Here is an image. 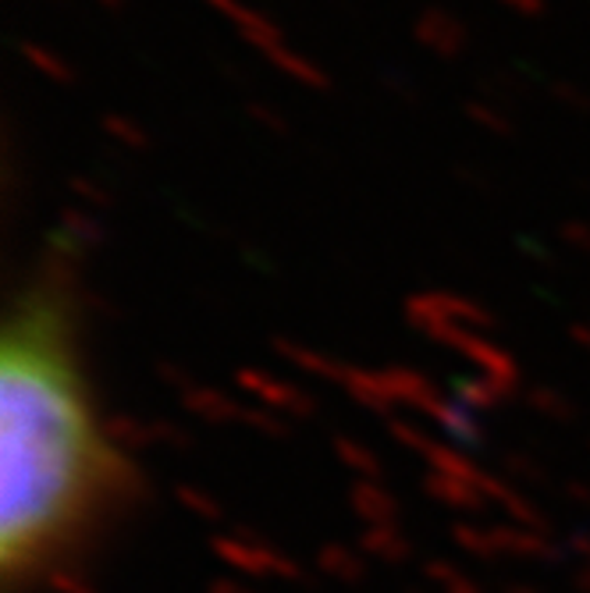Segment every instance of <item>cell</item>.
Wrapping results in <instances>:
<instances>
[{
	"label": "cell",
	"instance_id": "6da1fadb",
	"mask_svg": "<svg viewBox=\"0 0 590 593\" xmlns=\"http://www.w3.org/2000/svg\"><path fill=\"white\" fill-rule=\"evenodd\" d=\"M69 299L37 284L0 352V575L4 590L50 572L111 498L139 490V472L90 413L69 345Z\"/></svg>",
	"mask_w": 590,
	"mask_h": 593
},
{
	"label": "cell",
	"instance_id": "7a4b0ae2",
	"mask_svg": "<svg viewBox=\"0 0 590 593\" xmlns=\"http://www.w3.org/2000/svg\"><path fill=\"white\" fill-rule=\"evenodd\" d=\"M210 551L217 562H225L231 572L246 575V580H299L302 565L292 554L278 551L271 540H263L252 530L217 533L210 540Z\"/></svg>",
	"mask_w": 590,
	"mask_h": 593
},
{
	"label": "cell",
	"instance_id": "3957f363",
	"mask_svg": "<svg viewBox=\"0 0 590 593\" xmlns=\"http://www.w3.org/2000/svg\"><path fill=\"white\" fill-rule=\"evenodd\" d=\"M402 313H406L410 324L420 331V334H431L437 324H459V327H469V331H491L498 320L495 313L480 306L477 299H466V295H455V292H416L402 302Z\"/></svg>",
	"mask_w": 590,
	"mask_h": 593
},
{
	"label": "cell",
	"instance_id": "277c9868",
	"mask_svg": "<svg viewBox=\"0 0 590 593\" xmlns=\"http://www.w3.org/2000/svg\"><path fill=\"white\" fill-rule=\"evenodd\" d=\"M427 337L437 345L452 348V352H459L480 377L498 381V384L509 387V392L519 387V363L498 342H491L484 331H469V327H459V324H437Z\"/></svg>",
	"mask_w": 590,
	"mask_h": 593
},
{
	"label": "cell",
	"instance_id": "5b68a950",
	"mask_svg": "<svg viewBox=\"0 0 590 593\" xmlns=\"http://www.w3.org/2000/svg\"><path fill=\"white\" fill-rule=\"evenodd\" d=\"M235 392L257 398V405H263V409H271V413L289 416L292 423L313 419L317 409H320L310 392H302V387H296L289 381H278L275 374H267V370H260V366L235 370Z\"/></svg>",
	"mask_w": 590,
	"mask_h": 593
},
{
	"label": "cell",
	"instance_id": "8992f818",
	"mask_svg": "<svg viewBox=\"0 0 590 593\" xmlns=\"http://www.w3.org/2000/svg\"><path fill=\"white\" fill-rule=\"evenodd\" d=\"M204 4L214 11V14H221V19L239 32V37L252 46V50H260V54H271L275 46L284 43V32L281 25L271 19V14H263L257 11L252 4H246V0H204Z\"/></svg>",
	"mask_w": 590,
	"mask_h": 593
},
{
	"label": "cell",
	"instance_id": "52a82bcc",
	"mask_svg": "<svg viewBox=\"0 0 590 593\" xmlns=\"http://www.w3.org/2000/svg\"><path fill=\"white\" fill-rule=\"evenodd\" d=\"M413 37L416 43L431 50L434 58H442V61H455V58H463L466 54V46H469V32L466 25L455 19L452 11L445 8H427V11H420L416 14V22H413Z\"/></svg>",
	"mask_w": 590,
	"mask_h": 593
},
{
	"label": "cell",
	"instance_id": "ba28073f",
	"mask_svg": "<svg viewBox=\"0 0 590 593\" xmlns=\"http://www.w3.org/2000/svg\"><path fill=\"white\" fill-rule=\"evenodd\" d=\"M384 381H387V392H392V402L395 409L402 405V409H413L420 416H434L437 405H442V392L434 387V381L427 374H420V370L406 366V363H392L384 366Z\"/></svg>",
	"mask_w": 590,
	"mask_h": 593
},
{
	"label": "cell",
	"instance_id": "9c48e42d",
	"mask_svg": "<svg viewBox=\"0 0 590 593\" xmlns=\"http://www.w3.org/2000/svg\"><path fill=\"white\" fill-rule=\"evenodd\" d=\"M345 498L363 527H398L402 504L381 480H352Z\"/></svg>",
	"mask_w": 590,
	"mask_h": 593
},
{
	"label": "cell",
	"instance_id": "30bf717a",
	"mask_svg": "<svg viewBox=\"0 0 590 593\" xmlns=\"http://www.w3.org/2000/svg\"><path fill=\"white\" fill-rule=\"evenodd\" d=\"M178 398H182L185 413L204 419V423H214V427H228V423H242L246 419V405L235 395L221 392V387L193 384V387H185Z\"/></svg>",
	"mask_w": 590,
	"mask_h": 593
},
{
	"label": "cell",
	"instance_id": "8fae6325",
	"mask_svg": "<svg viewBox=\"0 0 590 593\" xmlns=\"http://www.w3.org/2000/svg\"><path fill=\"white\" fill-rule=\"evenodd\" d=\"M495 537L501 544V554L516 558V562H541V565L562 562V548L555 544L551 533L522 530V527H513V522H505V527H495Z\"/></svg>",
	"mask_w": 590,
	"mask_h": 593
},
{
	"label": "cell",
	"instance_id": "7c38bea8",
	"mask_svg": "<svg viewBox=\"0 0 590 593\" xmlns=\"http://www.w3.org/2000/svg\"><path fill=\"white\" fill-rule=\"evenodd\" d=\"M339 387H342V392H345L352 402H356V405H363L366 413H377V416H387V419H392L395 402H392V392H387L384 370L349 366Z\"/></svg>",
	"mask_w": 590,
	"mask_h": 593
},
{
	"label": "cell",
	"instance_id": "4fadbf2b",
	"mask_svg": "<svg viewBox=\"0 0 590 593\" xmlns=\"http://www.w3.org/2000/svg\"><path fill=\"white\" fill-rule=\"evenodd\" d=\"M424 495L434 501L448 508V512H459V516H477L487 508V498L477 490V483L469 480H455V477H442V472H424Z\"/></svg>",
	"mask_w": 590,
	"mask_h": 593
},
{
	"label": "cell",
	"instance_id": "5bb4252c",
	"mask_svg": "<svg viewBox=\"0 0 590 593\" xmlns=\"http://www.w3.org/2000/svg\"><path fill=\"white\" fill-rule=\"evenodd\" d=\"M275 355L278 360H284L289 366H296L299 374L307 377H317V381H328V384H342L345 377V363L331 360V355L317 352L310 345H299V342H289V337H275Z\"/></svg>",
	"mask_w": 590,
	"mask_h": 593
},
{
	"label": "cell",
	"instance_id": "9a60e30c",
	"mask_svg": "<svg viewBox=\"0 0 590 593\" xmlns=\"http://www.w3.org/2000/svg\"><path fill=\"white\" fill-rule=\"evenodd\" d=\"M104 437L111 440L117 451H125L132 459V455H143L149 448H157V419L117 413V416L104 419Z\"/></svg>",
	"mask_w": 590,
	"mask_h": 593
},
{
	"label": "cell",
	"instance_id": "2e32d148",
	"mask_svg": "<svg viewBox=\"0 0 590 593\" xmlns=\"http://www.w3.org/2000/svg\"><path fill=\"white\" fill-rule=\"evenodd\" d=\"M356 548L370 558V562H381V565H406L416 554L413 540L398 527H363Z\"/></svg>",
	"mask_w": 590,
	"mask_h": 593
},
{
	"label": "cell",
	"instance_id": "e0dca14e",
	"mask_svg": "<svg viewBox=\"0 0 590 593\" xmlns=\"http://www.w3.org/2000/svg\"><path fill=\"white\" fill-rule=\"evenodd\" d=\"M317 569L342 586H360L370 572V558L360 548H349V544H324L317 551Z\"/></svg>",
	"mask_w": 590,
	"mask_h": 593
},
{
	"label": "cell",
	"instance_id": "ac0fdd59",
	"mask_svg": "<svg viewBox=\"0 0 590 593\" xmlns=\"http://www.w3.org/2000/svg\"><path fill=\"white\" fill-rule=\"evenodd\" d=\"M263 58L271 61L284 79H292L296 86H302V90H317V93L331 90V75L324 72V67H320L313 58H307V54H299V50H292L289 43L275 46L271 54H263Z\"/></svg>",
	"mask_w": 590,
	"mask_h": 593
},
{
	"label": "cell",
	"instance_id": "d6986e66",
	"mask_svg": "<svg viewBox=\"0 0 590 593\" xmlns=\"http://www.w3.org/2000/svg\"><path fill=\"white\" fill-rule=\"evenodd\" d=\"M452 544L459 548L463 554L469 558H477V562H487V565H495L501 562V544H498V537H495V527L487 530V527H477V522H469V519H459V522H452Z\"/></svg>",
	"mask_w": 590,
	"mask_h": 593
},
{
	"label": "cell",
	"instance_id": "ffe728a7",
	"mask_svg": "<svg viewBox=\"0 0 590 593\" xmlns=\"http://www.w3.org/2000/svg\"><path fill=\"white\" fill-rule=\"evenodd\" d=\"M331 448H334V459H339L356 480H381V477H384L381 455H377L374 448H366L363 440L339 434V437L331 440Z\"/></svg>",
	"mask_w": 590,
	"mask_h": 593
},
{
	"label": "cell",
	"instance_id": "44dd1931",
	"mask_svg": "<svg viewBox=\"0 0 590 593\" xmlns=\"http://www.w3.org/2000/svg\"><path fill=\"white\" fill-rule=\"evenodd\" d=\"M437 427H442V434L452 440V445H480L484 440V430H480V423L474 419V413L466 409V405H459V402H442L437 405V413L431 416Z\"/></svg>",
	"mask_w": 590,
	"mask_h": 593
},
{
	"label": "cell",
	"instance_id": "7402d4cb",
	"mask_svg": "<svg viewBox=\"0 0 590 593\" xmlns=\"http://www.w3.org/2000/svg\"><path fill=\"white\" fill-rule=\"evenodd\" d=\"M19 54H22V61L32 67V72H40L43 79L58 82V86H72V82H75V67L64 61L54 46L37 43V40H22Z\"/></svg>",
	"mask_w": 590,
	"mask_h": 593
},
{
	"label": "cell",
	"instance_id": "603a6c76",
	"mask_svg": "<svg viewBox=\"0 0 590 593\" xmlns=\"http://www.w3.org/2000/svg\"><path fill=\"white\" fill-rule=\"evenodd\" d=\"M61 239L69 246H75L79 252L82 249H96L100 242L107 239V228H104V220H96L93 210L69 207L61 214Z\"/></svg>",
	"mask_w": 590,
	"mask_h": 593
},
{
	"label": "cell",
	"instance_id": "cb8c5ba5",
	"mask_svg": "<svg viewBox=\"0 0 590 593\" xmlns=\"http://www.w3.org/2000/svg\"><path fill=\"white\" fill-rule=\"evenodd\" d=\"M424 462H427L431 472H442V477H455V480H469V483H477V477L484 472L459 445H452V440H445V445L442 440H434V448Z\"/></svg>",
	"mask_w": 590,
	"mask_h": 593
},
{
	"label": "cell",
	"instance_id": "d4e9b609",
	"mask_svg": "<svg viewBox=\"0 0 590 593\" xmlns=\"http://www.w3.org/2000/svg\"><path fill=\"white\" fill-rule=\"evenodd\" d=\"M516 392H509L505 384L498 381H487V377H463L459 384H455V402L466 405L469 413H487L495 409V405H501L505 398H513Z\"/></svg>",
	"mask_w": 590,
	"mask_h": 593
},
{
	"label": "cell",
	"instance_id": "484cf974",
	"mask_svg": "<svg viewBox=\"0 0 590 593\" xmlns=\"http://www.w3.org/2000/svg\"><path fill=\"white\" fill-rule=\"evenodd\" d=\"M527 405L541 416V419H551V423H577V405L566 398V392L559 387H548V384H537L527 392Z\"/></svg>",
	"mask_w": 590,
	"mask_h": 593
},
{
	"label": "cell",
	"instance_id": "4316f807",
	"mask_svg": "<svg viewBox=\"0 0 590 593\" xmlns=\"http://www.w3.org/2000/svg\"><path fill=\"white\" fill-rule=\"evenodd\" d=\"M424 575L442 593H487L477 580H469V575L459 569V562H452V558H431L424 565Z\"/></svg>",
	"mask_w": 590,
	"mask_h": 593
},
{
	"label": "cell",
	"instance_id": "83f0119b",
	"mask_svg": "<svg viewBox=\"0 0 590 593\" xmlns=\"http://www.w3.org/2000/svg\"><path fill=\"white\" fill-rule=\"evenodd\" d=\"M175 501H178L182 512L196 516L199 522H221V519H225V504L217 501L210 490H204V487L178 483V487H175Z\"/></svg>",
	"mask_w": 590,
	"mask_h": 593
},
{
	"label": "cell",
	"instance_id": "f1b7e54d",
	"mask_svg": "<svg viewBox=\"0 0 590 593\" xmlns=\"http://www.w3.org/2000/svg\"><path fill=\"white\" fill-rule=\"evenodd\" d=\"M505 519L513 522V527H522V530H537V533H551V519L545 516L541 504H534L522 490H516V495L501 504Z\"/></svg>",
	"mask_w": 590,
	"mask_h": 593
},
{
	"label": "cell",
	"instance_id": "f546056e",
	"mask_svg": "<svg viewBox=\"0 0 590 593\" xmlns=\"http://www.w3.org/2000/svg\"><path fill=\"white\" fill-rule=\"evenodd\" d=\"M100 128H104L107 139H114L117 146H125V149H149V132L139 125V122H132L128 114H104L100 117Z\"/></svg>",
	"mask_w": 590,
	"mask_h": 593
},
{
	"label": "cell",
	"instance_id": "4dcf8cb0",
	"mask_svg": "<svg viewBox=\"0 0 590 593\" xmlns=\"http://www.w3.org/2000/svg\"><path fill=\"white\" fill-rule=\"evenodd\" d=\"M466 117H469V122H474L477 128L498 135V139H509V135L516 132L513 117L505 114L501 107L487 104V100H466Z\"/></svg>",
	"mask_w": 590,
	"mask_h": 593
},
{
	"label": "cell",
	"instance_id": "1f68e13d",
	"mask_svg": "<svg viewBox=\"0 0 590 593\" xmlns=\"http://www.w3.org/2000/svg\"><path fill=\"white\" fill-rule=\"evenodd\" d=\"M69 193L75 199V207H82V210L100 214V210H111L114 207V193L107 189V185H100L96 178H86V175H75L69 181Z\"/></svg>",
	"mask_w": 590,
	"mask_h": 593
},
{
	"label": "cell",
	"instance_id": "d6a6232c",
	"mask_svg": "<svg viewBox=\"0 0 590 593\" xmlns=\"http://www.w3.org/2000/svg\"><path fill=\"white\" fill-rule=\"evenodd\" d=\"M242 427L257 430V434H263V437H292V419L281 416V413L263 409V405H246Z\"/></svg>",
	"mask_w": 590,
	"mask_h": 593
},
{
	"label": "cell",
	"instance_id": "836d02e7",
	"mask_svg": "<svg viewBox=\"0 0 590 593\" xmlns=\"http://www.w3.org/2000/svg\"><path fill=\"white\" fill-rule=\"evenodd\" d=\"M387 434H392V440L398 448H406L410 455H420V459H427L431 455V448H434V440L420 430V427H413V423H406V419H387Z\"/></svg>",
	"mask_w": 590,
	"mask_h": 593
},
{
	"label": "cell",
	"instance_id": "e575fe53",
	"mask_svg": "<svg viewBox=\"0 0 590 593\" xmlns=\"http://www.w3.org/2000/svg\"><path fill=\"white\" fill-rule=\"evenodd\" d=\"M501 469H505V477H509L513 483H545L548 480V469L537 459H530V455H522V451L505 455Z\"/></svg>",
	"mask_w": 590,
	"mask_h": 593
},
{
	"label": "cell",
	"instance_id": "d590c367",
	"mask_svg": "<svg viewBox=\"0 0 590 593\" xmlns=\"http://www.w3.org/2000/svg\"><path fill=\"white\" fill-rule=\"evenodd\" d=\"M46 583L54 593H100V586L93 580H86L82 572L69 569V565H54L46 572Z\"/></svg>",
	"mask_w": 590,
	"mask_h": 593
},
{
	"label": "cell",
	"instance_id": "8d00e7d4",
	"mask_svg": "<svg viewBox=\"0 0 590 593\" xmlns=\"http://www.w3.org/2000/svg\"><path fill=\"white\" fill-rule=\"evenodd\" d=\"M559 239L569 246L583 252V257H590V220H566V225L559 228Z\"/></svg>",
	"mask_w": 590,
	"mask_h": 593
},
{
	"label": "cell",
	"instance_id": "74e56055",
	"mask_svg": "<svg viewBox=\"0 0 590 593\" xmlns=\"http://www.w3.org/2000/svg\"><path fill=\"white\" fill-rule=\"evenodd\" d=\"M551 93H555V100L559 104H566V107H572V111H590V93H583L580 86H572V82H566V79H559V82H551Z\"/></svg>",
	"mask_w": 590,
	"mask_h": 593
},
{
	"label": "cell",
	"instance_id": "f35d334b",
	"mask_svg": "<svg viewBox=\"0 0 590 593\" xmlns=\"http://www.w3.org/2000/svg\"><path fill=\"white\" fill-rule=\"evenodd\" d=\"M249 117H252L257 125H263L267 132H275V135L289 132V122H284V117H281L271 104H260V100H252V104H249Z\"/></svg>",
	"mask_w": 590,
	"mask_h": 593
},
{
	"label": "cell",
	"instance_id": "ab89813d",
	"mask_svg": "<svg viewBox=\"0 0 590 593\" xmlns=\"http://www.w3.org/2000/svg\"><path fill=\"white\" fill-rule=\"evenodd\" d=\"M157 377L167 384V387H172V392H185V387H193L196 381L189 377V374H185V370L182 366H175V363H157Z\"/></svg>",
	"mask_w": 590,
	"mask_h": 593
},
{
	"label": "cell",
	"instance_id": "60d3db41",
	"mask_svg": "<svg viewBox=\"0 0 590 593\" xmlns=\"http://www.w3.org/2000/svg\"><path fill=\"white\" fill-rule=\"evenodd\" d=\"M501 8H509L519 19H541L548 11V0H498Z\"/></svg>",
	"mask_w": 590,
	"mask_h": 593
},
{
	"label": "cell",
	"instance_id": "b9f144b4",
	"mask_svg": "<svg viewBox=\"0 0 590 593\" xmlns=\"http://www.w3.org/2000/svg\"><path fill=\"white\" fill-rule=\"evenodd\" d=\"M566 551L577 558L580 565H590V530H577L566 537Z\"/></svg>",
	"mask_w": 590,
	"mask_h": 593
},
{
	"label": "cell",
	"instance_id": "7bdbcfd3",
	"mask_svg": "<svg viewBox=\"0 0 590 593\" xmlns=\"http://www.w3.org/2000/svg\"><path fill=\"white\" fill-rule=\"evenodd\" d=\"M207 593H257V590L242 580H235V575H217V580H210Z\"/></svg>",
	"mask_w": 590,
	"mask_h": 593
},
{
	"label": "cell",
	"instance_id": "ee69618b",
	"mask_svg": "<svg viewBox=\"0 0 590 593\" xmlns=\"http://www.w3.org/2000/svg\"><path fill=\"white\" fill-rule=\"evenodd\" d=\"M566 498H569L572 504H580V508H590V483L569 480V483H566Z\"/></svg>",
	"mask_w": 590,
	"mask_h": 593
},
{
	"label": "cell",
	"instance_id": "f6af8a7d",
	"mask_svg": "<svg viewBox=\"0 0 590 593\" xmlns=\"http://www.w3.org/2000/svg\"><path fill=\"white\" fill-rule=\"evenodd\" d=\"M569 337H572V345L577 348H583V352H590V324H569Z\"/></svg>",
	"mask_w": 590,
	"mask_h": 593
},
{
	"label": "cell",
	"instance_id": "bcb514c9",
	"mask_svg": "<svg viewBox=\"0 0 590 593\" xmlns=\"http://www.w3.org/2000/svg\"><path fill=\"white\" fill-rule=\"evenodd\" d=\"M572 583H577L580 593H590V565H580L577 575H572Z\"/></svg>",
	"mask_w": 590,
	"mask_h": 593
},
{
	"label": "cell",
	"instance_id": "7dc6e473",
	"mask_svg": "<svg viewBox=\"0 0 590 593\" xmlns=\"http://www.w3.org/2000/svg\"><path fill=\"white\" fill-rule=\"evenodd\" d=\"M501 593H545L541 586H534V583H509Z\"/></svg>",
	"mask_w": 590,
	"mask_h": 593
},
{
	"label": "cell",
	"instance_id": "c3c4849f",
	"mask_svg": "<svg viewBox=\"0 0 590 593\" xmlns=\"http://www.w3.org/2000/svg\"><path fill=\"white\" fill-rule=\"evenodd\" d=\"M93 4H100V8H122V0H93Z\"/></svg>",
	"mask_w": 590,
	"mask_h": 593
}]
</instances>
